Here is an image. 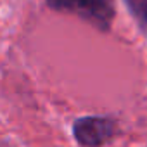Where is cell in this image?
<instances>
[{
    "label": "cell",
    "mask_w": 147,
    "mask_h": 147,
    "mask_svg": "<svg viewBox=\"0 0 147 147\" xmlns=\"http://www.w3.org/2000/svg\"><path fill=\"white\" fill-rule=\"evenodd\" d=\"M125 2L140 30L147 35V0H125Z\"/></svg>",
    "instance_id": "3957f363"
},
{
    "label": "cell",
    "mask_w": 147,
    "mask_h": 147,
    "mask_svg": "<svg viewBox=\"0 0 147 147\" xmlns=\"http://www.w3.org/2000/svg\"><path fill=\"white\" fill-rule=\"evenodd\" d=\"M116 131V121L109 116H85L73 125V135L83 147H100L111 140Z\"/></svg>",
    "instance_id": "7a4b0ae2"
},
{
    "label": "cell",
    "mask_w": 147,
    "mask_h": 147,
    "mask_svg": "<svg viewBox=\"0 0 147 147\" xmlns=\"http://www.w3.org/2000/svg\"><path fill=\"white\" fill-rule=\"evenodd\" d=\"M47 5L57 12L75 14L100 31H109L114 18V0H47Z\"/></svg>",
    "instance_id": "6da1fadb"
}]
</instances>
